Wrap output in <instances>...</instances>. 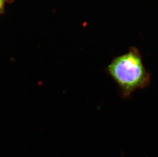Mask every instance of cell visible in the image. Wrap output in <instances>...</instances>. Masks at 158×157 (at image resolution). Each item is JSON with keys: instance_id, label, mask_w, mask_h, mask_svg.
Returning a JSON list of instances; mask_svg holds the SVG:
<instances>
[{"instance_id": "1", "label": "cell", "mask_w": 158, "mask_h": 157, "mask_svg": "<svg viewBox=\"0 0 158 157\" xmlns=\"http://www.w3.org/2000/svg\"><path fill=\"white\" fill-rule=\"evenodd\" d=\"M106 71L124 98L130 97L134 91L143 89L151 83V74L135 50L115 58L107 66Z\"/></svg>"}, {"instance_id": "2", "label": "cell", "mask_w": 158, "mask_h": 157, "mask_svg": "<svg viewBox=\"0 0 158 157\" xmlns=\"http://www.w3.org/2000/svg\"><path fill=\"white\" fill-rule=\"evenodd\" d=\"M5 3V0H0V14L3 13Z\"/></svg>"}]
</instances>
